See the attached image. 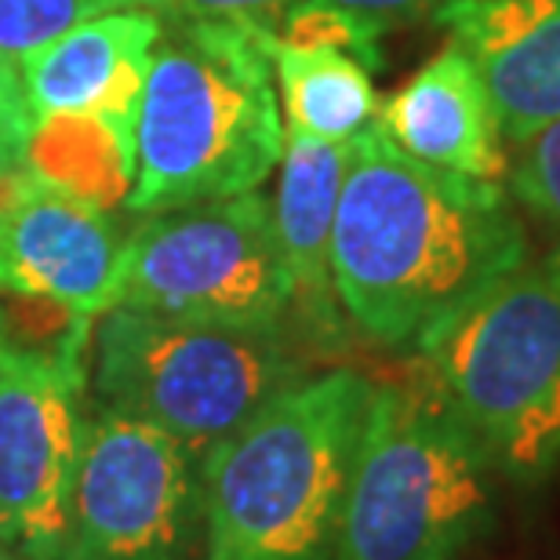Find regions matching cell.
Listing matches in <instances>:
<instances>
[{
  "label": "cell",
  "mask_w": 560,
  "mask_h": 560,
  "mask_svg": "<svg viewBox=\"0 0 560 560\" xmlns=\"http://www.w3.org/2000/svg\"><path fill=\"white\" fill-rule=\"evenodd\" d=\"M128 233L114 211L62 194L26 167L0 175V295L103 317L120 302Z\"/></svg>",
  "instance_id": "30bf717a"
},
{
  "label": "cell",
  "mask_w": 560,
  "mask_h": 560,
  "mask_svg": "<svg viewBox=\"0 0 560 560\" xmlns=\"http://www.w3.org/2000/svg\"><path fill=\"white\" fill-rule=\"evenodd\" d=\"M495 477L422 361L400 383H375L335 560H458L488 532Z\"/></svg>",
  "instance_id": "277c9868"
},
{
  "label": "cell",
  "mask_w": 560,
  "mask_h": 560,
  "mask_svg": "<svg viewBox=\"0 0 560 560\" xmlns=\"http://www.w3.org/2000/svg\"><path fill=\"white\" fill-rule=\"evenodd\" d=\"M528 252L502 183L416 161L378 120L353 139L331 230V284L368 342L419 357Z\"/></svg>",
  "instance_id": "6da1fadb"
},
{
  "label": "cell",
  "mask_w": 560,
  "mask_h": 560,
  "mask_svg": "<svg viewBox=\"0 0 560 560\" xmlns=\"http://www.w3.org/2000/svg\"><path fill=\"white\" fill-rule=\"evenodd\" d=\"M117 8L175 11V0H0V59L22 66L55 37Z\"/></svg>",
  "instance_id": "e0dca14e"
},
{
  "label": "cell",
  "mask_w": 560,
  "mask_h": 560,
  "mask_svg": "<svg viewBox=\"0 0 560 560\" xmlns=\"http://www.w3.org/2000/svg\"><path fill=\"white\" fill-rule=\"evenodd\" d=\"M353 142H324L284 128L273 230L295 288V320L310 339L328 342L342 335V310L331 284V230L339 211L342 178Z\"/></svg>",
  "instance_id": "5bb4252c"
},
{
  "label": "cell",
  "mask_w": 560,
  "mask_h": 560,
  "mask_svg": "<svg viewBox=\"0 0 560 560\" xmlns=\"http://www.w3.org/2000/svg\"><path fill=\"white\" fill-rule=\"evenodd\" d=\"M0 560H26V557H19L15 550H11V546L0 539Z\"/></svg>",
  "instance_id": "603a6c76"
},
{
  "label": "cell",
  "mask_w": 560,
  "mask_h": 560,
  "mask_svg": "<svg viewBox=\"0 0 560 560\" xmlns=\"http://www.w3.org/2000/svg\"><path fill=\"white\" fill-rule=\"evenodd\" d=\"M22 167L77 200L117 211L136 183V150L95 114H51L30 131Z\"/></svg>",
  "instance_id": "2e32d148"
},
{
  "label": "cell",
  "mask_w": 560,
  "mask_h": 560,
  "mask_svg": "<svg viewBox=\"0 0 560 560\" xmlns=\"http://www.w3.org/2000/svg\"><path fill=\"white\" fill-rule=\"evenodd\" d=\"M88 350L98 408L150 422L197 455L306 378L291 331L222 328L136 306L95 317Z\"/></svg>",
  "instance_id": "8992f818"
},
{
  "label": "cell",
  "mask_w": 560,
  "mask_h": 560,
  "mask_svg": "<svg viewBox=\"0 0 560 560\" xmlns=\"http://www.w3.org/2000/svg\"><path fill=\"white\" fill-rule=\"evenodd\" d=\"M237 22L167 11L136 128L131 215L237 197L277 172L284 150L266 40Z\"/></svg>",
  "instance_id": "3957f363"
},
{
  "label": "cell",
  "mask_w": 560,
  "mask_h": 560,
  "mask_svg": "<svg viewBox=\"0 0 560 560\" xmlns=\"http://www.w3.org/2000/svg\"><path fill=\"white\" fill-rule=\"evenodd\" d=\"M433 22L477 66L502 139L560 120V0H452Z\"/></svg>",
  "instance_id": "7c38bea8"
},
{
  "label": "cell",
  "mask_w": 560,
  "mask_h": 560,
  "mask_svg": "<svg viewBox=\"0 0 560 560\" xmlns=\"http://www.w3.org/2000/svg\"><path fill=\"white\" fill-rule=\"evenodd\" d=\"M506 189L553 237L560 255V120L535 131L524 142H513V161L506 164Z\"/></svg>",
  "instance_id": "ac0fdd59"
},
{
  "label": "cell",
  "mask_w": 560,
  "mask_h": 560,
  "mask_svg": "<svg viewBox=\"0 0 560 560\" xmlns=\"http://www.w3.org/2000/svg\"><path fill=\"white\" fill-rule=\"evenodd\" d=\"M117 306L248 331H291L295 288L259 189L136 215Z\"/></svg>",
  "instance_id": "52a82bcc"
},
{
  "label": "cell",
  "mask_w": 560,
  "mask_h": 560,
  "mask_svg": "<svg viewBox=\"0 0 560 560\" xmlns=\"http://www.w3.org/2000/svg\"><path fill=\"white\" fill-rule=\"evenodd\" d=\"M378 125L408 156L466 178L506 175L495 106L469 55L447 40L389 103Z\"/></svg>",
  "instance_id": "4fadbf2b"
},
{
  "label": "cell",
  "mask_w": 560,
  "mask_h": 560,
  "mask_svg": "<svg viewBox=\"0 0 560 560\" xmlns=\"http://www.w3.org/2000/svg\"><path fill=\"white\" fill-rule=\"evenodd\" d=\"M419 361L495 474L542 485L560 466V255L491 284Z\"/></svg>",
  "instance_id": "5b68a950"
},
{
  "label": "cell",
  "mask_w": 560,
  "mask_h": 560,
  "mask_svg": "<svg viewBox=\"0 0 560 560\" xmlns=\"http://www.w3.org/2000/svg\"><path fill=\"white\" fill-rule=\"evenodd\" d=\"M375 378L306 375L200 455L208 560H335Z\"/></svg>",
  "instance_id": "7a4b0ae2"
},
{
  "label": "cell",
  "mask_w": 560,
  "mask_h": 560,
  "mask_svg": "<svg viewBox=\"0 0 560 560\" xmlns=\"http://www.w3.org/2000/svg\"><path fill=\"white\" fill-rule=\"evenodd\" d=\"M0 331H4V317H0Z\"/></svg>",
  "instance_id": "cb8c5ba5"
},
{
  "label": "cell",
  "mask_w": 560,
  "mask_h": 560,
  "mask_svg": "<svg viewBox=\"0 0 560 560\" xmlns=\"http://www.w3.org/2000/svg\"><path fill=\"white\" fill-rule=\"evenodd\" d=\"M328 4L350 11V15L368 22V26L378 33H389L400 26H411V22L436 19V11L444 4H452V0H328Z\"/></svg>",
  "instance_id": "7402d4cb"
},
{
  "label": "cell",
  "mask_w": 560,
  "mask_h": 560,
  "mask_svg": "<svg viewBox=\"0 0 560 560\" xmlns=\"http://www.w3.org/2000/svg\"><path fill=\"white\" fill-rule=\"evenodd\" d=\"M273 37L288 44H310V48H335L361 62L368 73L386 66L383 33L350 15V11L328 4V0H299V4H291Z\"/></svg>",
  "instance_id": "d6986e66"
},
{
  "label": "cell",
  "mask_w": 560,
  "mask_h": 560,
  "mask_svg": "<svg viewBox=\"0 0 560 560\" xmlns=\"http://www.w3.org/2000/svg\"><path fill=\"white\" fill-rule=\"evenodd\" d=\"M37 125L15 62L0 59V175L19 172L30 131Z\"/></svg>",
  "instance_id": "ffe728a7"
},
{
  "label": "cell",
  "mask_w": 560,
  "mask_h": 560,
  "mask_svg": "<svg viewBox=\"0 0 560 560\" xmlns=\"http://www.w3.org/2000/svg\"><path fill=\"white\" fill-rule=\"evenodd\" d=\"M291 4H299V0H175V11L197 19L237 22V26L259 33H277L280 19L288 15Z\"/></svg>",
  "instance_id": "44dd1931"
},
{
  "label": "cell",
  "mask_w": 560,
  "mask_h": 560,
  "mask_svg": "<svg viewBox=\"0 0 560 560\" xmlns=\"http://www.w3.org/2000/svg\"><path fill=\"white\" fill-rule=\"evenodd\" d=\"M273 66V84L280 88L288 128L324 142H353L378 120V95L372 73L350 55L335 48L266 40Z\"/></svg>",
  "instance_id": "9a60e30c"
},
{
  "label": "cell",
  "mask_w": 560,
  "mask_h": 560,
  "mask_svg": "<svg viewBox=\"0 0 560 560\" xmlns=\"http://www.w3.org/2000/svg\"><path fill=\"white\" fill-rule=\"evenodd\" d=\"M88 350H44L0 331V539L59 560L84 444Z\"/></svg>",
  "instance_id": "9c48e42d"
},
{
  "label": "cell",
  "mask_w": 560,
  "mask_h": 560,
  "mask_svg": "<svg viewBox=\"0 0 560 560\" xmlns=\"http://www.w3.org/2000/svg\"><path fill=\"white\" fill-rule=\"evenodd\" d=\"M164 11L117 8L66 30L19 66L33 117L95 114L136 150L142 84Z\"/></svg>",
  "instance_id": "8fae6325"
},
{
  "label": "cell",
  "mask_w": 560,
  "mask_h": 560,
  "mask_svg": "<svg viewBox=\"0 0 560 560\" xmlns=\"http://www.w3.org/2000/svg\"><path fill=\"white\" fill-rule=\"evenodd\" d=\"M59 560H208L200 455L150 422L95 408Z\"/></svg>",
  "instance_id": "ba28073f"
}]
</instances>
